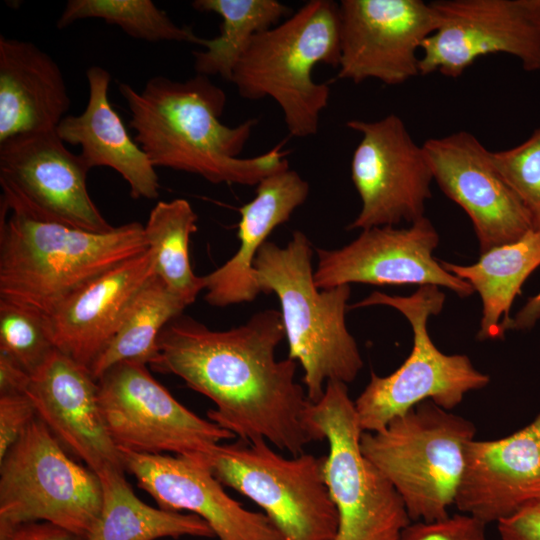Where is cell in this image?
I'll list each match as a JSON object with an SVG mask.
<instances>
[{
  "label": "cell",
  "mask_w": 540,
  "mask_h": 540,
  "mask_svg": "<svg viewBox=\"0 0 540 540\" xmlns=\"http://www.w3.org/2000/svg\"><path fill=\"white\" fill-rule=\"evenodd\" d=\"M284 337L275 309L225 331L180 315L161 331L150 366L209 398L216 408L207 412L208 419L237 439H264L297 456L323 437L309 421L312 402L295 379L297 362L275 357Z\"/></svg>",
  "instance_id": "obj_1"
},
{
  "label": "cell",
  "mask_w": 540,
  "mask_h": 540,
  "mask_svg": "<svg viewBox=\"0 0 540 540\" xmlns=\"http://www.w3.org/2000/svg\"><path fill=\"white\" fill-rule=\"evenodd\" d=\"M119 92L129 111L134 140L153 166L196 174L214 184L257 185L289 166L284 142L253 157H240L257 119L230 127L220 119L227 98L208 76L180 82L150 78L141 92L127 83Z\"/></svg>",
  "instance_id": "obj_2"
},
{
  "label": "cell",
  "mask_w": 540,
  "mask_h": 540,
  "mask_svg": "<svg viewBox=\"0 0 540 540\" xmlns=\"http://www.w3.org/2000/svg\"><path fill=\"white\" fill-rule=\"evenodd\" d=\"M0 298L45 316L80 286L148 249L144 226L106 233L47 217L0 180Z\"/></svg>",
  "instance_id": "obj_3"
},
{
  "label": "cell",
  "mask_w": 540,
  "mask_h": 540,
  "mask_svg": "<svg viewBox=\"0 0 540 540\" xmlns=\"http://www.w3.org/2000/svg\"><path fill=\"white\" fill-rule=\"evenodd\" d=\"M312 257L309 238L296 230L285 247L267 241L254 271L261 292L279 299L288 357L301 364L307 396L316 403L329 381L353 382L363 360L345 322L351 287L319 289Z\"/></svg>",
  "instance_id": "obj_4"
},
{
  "label": "cell",
  "mask_w": 540,
  "mask_h": 540,
  "mask_svg": "<svg viewBox=\"0 0 540 540\" xmlns=\"http://www.w3.org/2000/svg\"><path fill=\"white\" fill-rule=\"evenodd\" d=\"M339 60V4L310 0L252 38L231 82L245 99L274 100L289 134L305 138L318 132L330 97L329 85L315 82L312 70L317 64L338 68Z\"/></svg>",
  "instance_id": "obj_5"
},
{
  "label": "cell",
  "mask_w": 540,
  "mask_h": 540,
  "mask_svg": "<svg viewBox=\"0 0 540 540\" xmlns=\"http://www.w3.org/2000/svg\"><path fill=\"white\" fill-rule=\"evenodd\" d=\"M475 434L470 420L427 400L382 430L363 432L360 448L396 489L411 521H434L450 515Z\"/></svg>",
  "instance_id": "obj_6"
},
{
  "label": "cell",
  "mask_w": 540,
  "mask_h": 540,
  "mask_svg": "<svg viewBox=\"0 0 540 540\" xmlns=\"http://www.w3.org/2000/svg\"><path fill=\"white\" fill-rule=\"evenodd\" d=\"M444 301L445 294L439 287L424 285L409 296L374 291L351 306L392 307L404 315L413 331V347L403 364L384 377L372 372L369 383L354 401L362 432L380 431L392 419L427 400L450 411L467 393L489 384V375L477 370L468 356L444 354L430 338L428 319L442 311Z\"/></svg>",
  "instance_id": "obj_7"
},
{
  "label": "cell",
  "mask_w": 540,
  "mask_h": 540,
  "mask_svg": "<svg viewBox=\"0 0 540 540\" xmlns=\"http://www.w3.org/2000/svg\"><path fill=\"white\" fill-rule=\"evenodd\" d=\"M325 456L278 454L264 439L219 444L206 460L214 477L252 500L283 540H333L338 514L324 475Z\"/></svg>",
  "instance_id": "obj_8"
},
{
  "label": "cell",
  "mask_w": 540,
  "mask_h": 540,
  "mask_svg": "<svg viewBox=\"0 0 540 540\" xmlns=\"http://www.w3.org/2000/svg\"><path fill=\"white\" fill-rule=\"evenodd\" d=\"M308 416L329 446L324 475L338 514L333 540H401L412 521L396 489L361 452L347 384L329 381Z\"/></svg>",
  "instance_id": "obj_9"
},
{
  "label": "cell",
  "mask_w": 540,
  "mask_h": 540,
  "mask_svg": "<svg viewBox=\"0 0 540 540\" xmlns=\"http://www.w3.org/2000/svg\"><path fill=\"white\" fill-rule=\"evenodd\" d=\"M98 475L36 417L0 459V526L46 521L86 538L102 508Z\"/></svg>",
  "instance_id": "obj_10"
},
{
  "label": "cell",
  "mask_w": 540,
  "mask_h": 540,
  "mask_svg": "<svg viewBox=\"0 0 540 540\" xmlns=\"http://www.w3.org/2000/svg\"><path fill=\"white\" fill-rule=\"evenodd\" d=\"M146 366L123 361L97 379L100 410L111 439L119 450L173 453L206 467L213 449L236 437L178 402Z\"/></svg>",
  "instance_id": "obj_11"
},
{
  "label": "cell",
  "mask_w": 540,
  "mask_h": 540,
  "mask_svg": "<svg viewBox=\"0 0 540 540\" xmlns=\"http://www.w3.org/2000/svg\"><path fill=\"white\" fill-rule=\"evenodd\" d=\"M361 139L351 160V179L361 210L349 230L409 224L425 216L432 171L422 146L396 114L376 121L350 120Z\"/></svg>",
  "instance_id": "obj_12"
},
{
  "label": "cell",
  "mask_w": 540,
  "mask_h": 540,
  "mask_svg": "<svg viewBox=\"0 0 540 540\" xmlns=\"http://www.w3.org/2000/svg\"><path fill=\"white\" fill-rule=\"evenodd\" d=\"M337 77L355 84L376 79L396 86L420 75L418 51L439 26L421 0H342Z\"/></svg>",
  "instance_id": "obj_13"
},
{
  "label": "cell",
  "mask_w": 540,
  "mask_h": 540,
  "mask_svg": "<svg viewBox=\"0 0 540 540\" xmlns=\"http://www.w3.org/2000/svg\"><path fill=\"white\" fill-rule=\"evenodd\" d=\"M439 234L427 217L405 228L380 226L362 230L339 249H317L314 281L319 289L363 283L376 286L433 285L460 297L475 291L445 270L433 257Z\"/></svg>",
  "instance_id": "obj_14"
},
{
  "label": "cell",
  "mask_w": 540,
  "mask_h": 540,
  "mask_svg": "<svg viewBox=\"0 0 540 540\" xmlns=\"http://www.w3.org/2000/svg\"><path fill=\"white\" fill-rule=\"evenodd\" d=\"M438 28L421 46L420 75L438 72L459 78L478 58L508 54L524 70H540V31L517 0H440L431 2Z\"/></svg>",
  "instance_id": "obj_15"
},
{
  "label": "cell",
  "mask_w": 540,
  "mask_h": 540,
  "mask_svg": "<svg viewBox=\"0 0 540 540\" xmlns=\"http://www.w3.org/2000/svg\"><path fill=\"white\" fill-rule=\"evenodd\" d=\"M422 147L433 180L470 218L480 253L534 229L528 211L494 166L492 151L471 132L430 138Z\"/></svg>",
  "instance_id": "obj_16"
},
{
  "label": "cell",
  "mask_w": 540,
  "mask_h": 540,
  "mask_svg": "<svg viewBox=\"0 0 540 540\" xmlns=\"http://www.w3.org/2000/svg\"><path fill=\"white\" fill-rule=\"evenodd\" d=\"M90 167L69 151L56 130L17 135L0 143V180L49 218L90 232L115 227L103 217L87 188Z\"/></svg>",
  "instance_id": "obj_17"
},
{
  "label": "cell",
  "mask_w": 540,
  "mask_h": 540,
  "mask_svg": "<svg viewBox=\"0 0 540 540\" xmlns=\"http://www.w3.org/2000/svg\"><path fill=\"white\" fill-rule=\"evenodd\" d=\"M26 395L61 446L89 469L96 474L125 471L103 421L97 380L88 368L54 349L31 375Z\"/></svg>",
  "instance_id": "obj_18"
},
{
  "label": "cell",
  "mask_w": 540,
  "mask_h": 540,
  "mask_svg": "<svg viewBox=\"0 0 540 540\" xmlns=\"http://www.w3.org/2000/svg\"><path fill=\"white\" fill-rule=\"evenodd\" d=\"M120 452L125 471L159 508L199 516L218 540H283L264 513L247 510L230 497L207 467L181 456Z\"/></svg>",
  "instance_id": "obj_19"
},
{
  "label": "cell",
  "mask_w": 540,
  "mask_h": 540,
  "mask_svg": "<svg viewBox=\"0 0 540 540\" xmlns=\"http://www.w3.org/2000/svg\"><path fill=\"white\" fill-rule=\"evenodd\" d=\"M540 500V413L497 440H471L455 506L486 524L500 522Z\"/></svg>",
  "instance_id": "obj_20"
},
{
  "label": "cell",
  "mask_w": 540,
  "mask_h": 540,
  "mask_svg": "<svg viewBox=\"0 0 540 540\" xmlns=\"http://www.w3.org/2000/svg\"><path fill=\"white\" fill-rule=\"evenodd\" d=\"M153 275L154 256L148 248L80 286L47 316L55 348L91 370Z\"/></svg>",
  "instance_id": "obj_21"
},
{
  "label": "cell",
  "mask_w": 540,
  "mask_h": 540,
  "mask_svg": "<svg viewBox=\"0 0 540 540\" xmlns=\"http://www.w3.org/2000/svg\"><path fill=\"white\" fill-rule=\"evenodd\" d=\"M256 186L255 197L239 209V248L204 276L205 300L212 306L252 302L262 293L255 277V258L272 231L290 219L310 192L309 183L289 166L266 176Z\"/></svg>",
  "instance_id": "obj_22"
},
{
  "label": "cell",
  "mask_w": 540,
  "mask_h": 540,
  "mask_svg": "<svg viewBox=\"0 0 540 540\" xmlns=\"http://www.w3.org/2000/svg\"><path fill=\"white\" fill-rule=\"evenodd\" d=\"M70 97L55 60L32 42L0 36V143L56 130Z\"/></svg>",
  "instance_id": "obj_23"
},
{
  "label": "cell",
  "mask_w": 540,
  "mask_h": 540,
  "mask_svg": "<svg viewBox=\"0 0 540 540\" xmlns=\"http://www.w3.org/2000/svg\"><path fill=\"white\" fill-rule=\"evenodd\" d=\"M86 77V108L77 116H65L56 128L57 135L64 143L79 145L80 155L90 168L104 166L118 172L128 183L132 198L156 199L160 188L156 168L109 101L110 73L91 66Z\"/></svg>",
  "instance_id": "obj_24"
},
{
  "label": "cell",
  "mask_w": 540,
  "mask_h": 540,
  "mask_svg": "<svg viewBox=\"0 0 540 540\" xmlns=\"http://www.w3.org/2000/svg\"><path fill=\"white\" fill-rule=\"evenodd\" d=\"M448 272L467 281L480 295L482 318L477 338L501 339L511 321L510 308L530 274L540 266V230L493 247L471 265L440 261Z\"/></svg>",
  "instance_id": "obj_25"
},
{
  "label": "cell",
  "mask_w": 540,
  "mask_h": 540,
  "mask_svg": "<svg viewBox=\"0 0 540 540\" xmlns=\"http://www.w3.org/2000/svg\"><path fill=\"white\" fill-rule=\"evenodd\" d=\"M124 472L107 469L97 474L102 485V508L86 540L215 537L209 524L195 514L167 511L144 503L132 490Z\"/></svg>",
  "instance_id": "obj_26"
},
{
  "label": "cell",
  "mask_w": 540,
  "mask_h": 540,
  "mask_svg": "<svg viewBox=\"0 0 540 540\" xmlns=\"http://www.w3.org/2000/svg\"><path fill=\"white\" fill-rule=\"evenodd\" d=\"M191 6L222 20L219 35L203 38L200 46L204 50L193 52L196 73L219 75L230 82L252 38L290 16L289 7L277 0H195Z\"/></svg>",
  "instance_id": "obj_27"
},
{
  "label": "cell",
  "mask_w": 540,
  "mask_h": 540,
  "mask_svg": "<svg viewBox=\"0 0 540 540\" xmlns=\"http://www.w3.org/2000/svg\"><path fill=\"white\" fill-rule=\"evenodd\" d=\"M187 307L164 281L153 275L140 289L113 339L91 367L97 380L123 361L151 365L157 356L161 331Z\"/></svg>",
  "instance_id": "obj_28"
},
{
  "label": "cell",
  "mask_w": 540,
  "mask_h": 540,
  "mask_svg": "<svg viewBox=\"0 0 540 540\" xmlns=\"http://www.w3.org/2000/svg\"><path fill=\"white\" fill-rule=\"evenodd\" d=\"M197 220L190 203L177 198L157 202L144 226L155 274L187 306L205 290V277L194 274L189 257L190 237L197 231Z\"/></svg>",
  "instance_id": "obj_29"
},
{
  "label": "cell",
  "mask_w": 540,
  "mask_h": 540,
  "mask_svg": "<svg viewBox=\"0 0 540 540\" xmlns=\"http://www.w3.org/2000/svg\"><path fill=\"white\" fill-rule=\"evenodd\" d=\"M87 18H99L119 26L130 37L150 42L176 41L201 45L202 37L190 27L175 24L151 0H69L57 20V28Z\"/></svg>",
  "instance_id": "obj_30"
},
{
  "label": "cell",
  "mask_w": 540,
  "mask_h": 540,
  "mask_svg": "<svg viewBox=\"0 0 540 540\" xmlns=\"http://www.w3.org/2000/svg\"><path fill=\"white\" fill-rule=\"evenodd\" d=\"M56 349L47 316L21 303L0 298V353L32 375Z\"/></svg>",
  "instance_id": "obj_31"
},
{
  "label": "cell",
  "mask_w": 540,
  "mask_h": 540,
  "mask_svg": "<svg viewBox=\"0 0 540 540\" xmlns=\"http://www.w3.org/2000/svg\"><path fill=\"white\" fill-rule=\"evenodd\" d=\"M497 171L540 230V127L521 144L491 152Z\"/></svg>",
  "instance_id": "obj_32"
},
{
  "label": "cell",
  "mask_w": 540,
  "mask_h": 540,
  "mask_svg": "<svg viewBox=\"0 0 540 540\" xmlns=\"http://www.w3.org/2000/svg\"><path fill=\"white\" fill-rule=\"evenodd\" d=\"M486 525L480 519L460 512L434 521H412L401 540H487Z\"/></svg>",
  "instance_id": "obj_33"
},
{
  "label": "cell",
  "mask_w": 540,
  "mask_h": 540,
  "mask_svg": "<svg viewBox=\"0 0 540 540\" xmlns=\"http://www.w3.org/2000/svg\"><path fill=\"white\" fill-rule=\"evenodd\" d=\"M36 417L26 394L0 395V459Z\"/></svg>",
  "instance_id": "obj_34"
},
{
  "label": "cell",
  "mask_w": 540,
  "mask_h": 540,
  "mask_svg": "<svg viewBox=\"0 0 540 540\" xmlns=\"http://www.w3.org/2000/svg\"><path fill=\"white\" fill-rule=\"evenodd\" d=\"M497 524L502 540H540V500L525 505Z\"/></svg>",
  "instance_id": "obj_35"
},
{
  "label": "cell",
  "mask_w": 540,
  "mask_h": 540,
  "mask_svg": "<svg viewBox=\"0 0 540 540\" xmlns=\"http://www.w3.org/2000/svg\"><path fill=\"white\" fill-rule=\"evenodd\" d=\"M0 540H86L85 537L46 521L0 526Z\"/></svg>",
  "instance_id": "obj_36"
},
{
  "label": "cell",
  "mask_w": 540,
  "mask_h": 540,
  "mask_svg": "<svg viewBox=\"0 0 540 540\" xmlns=\"http://www.w3.org/2000/svg\"><path fill=\"white\" fill-rule=\"evenodd\" d=\"M31 375L15 360L0 353V395L26 394Z\"/></svg>",
  "instance_id": "obj_37"
},
{
  "label": "cell",
  "mask_w": 540,
  "mask_h": 540,
  "mask_svg": "<svg viewBox=\"0 0 540 540\" xmlns=\"http://www.w3.org/2000/svg\"><path fill=\"white\" fill-rule=\"evenodd\" d=\"M540 318V292L531 297L521 310L511 318L508 330H523L531 328Z\"/></svg>",
  "instance_id": "obj_38"
},
{
  "label": "cell",
  "mask_w": 540,
  "mask_h": 540,
  "mask_svg": "<svg viewBox=\"0 0 540 540\" xmlns=\"http://www.w3.org/2000/svg\"><path fill=\"white\" fill-rule=\"evenodd\" d=\"M528 20L540 31V0H517Z\"/></svg>",
  "instance_id": "obj_39"
}]
</instances>
